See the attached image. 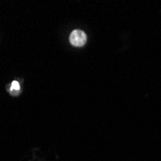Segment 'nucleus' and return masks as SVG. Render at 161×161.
Here are the masks:
<instances>
[{
	"label": "nucleus",
	"instance_id": "1",
	"mask_svg": "<svg viewBox=\"0 0 161 161\" xmlns=\"http://www.w3.org/2000/svg\"><path fill=\"white\" fill-rule=\"evenodd\" d=\"M87 42V36L85 32L81 30H74L69 35V42L74 47H83Z\"/></svg>",
	"mask_w": 161,
	"mask_h": 161
},
{
	"label": "nucleus",
	"instance_id": "2",
	"mask_svg": "<svg viewBox=\"0 0 161 161\" xmlns=\"http://www.w3.org/2000/svg\"><path fill=\"white\" fill-rule=\"evenodd\" d=\"M12 89L13 90H19V84L18 81H13L12 83Z\"/></svg>",
	"mask_w": 161,
	"mask_h": 161
}]
</instances>
